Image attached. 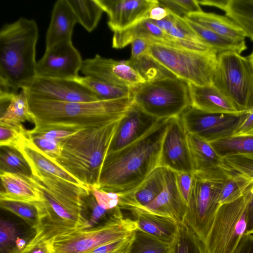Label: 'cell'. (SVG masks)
Listing matches in <instances>:
<instances>
[{
  "label": "cell",
  "mask_w": 253,
  "mask_h": 253,
  "mask_svg": "<svg viewBox=\"0 0 253 253\" xmlns=\"http://www.w3.org/2000/svg\"><path fill=\"white\" fill-rule=\"evenodd\" d=\"M26 178L40 193L39 221L29 244L47 243L57 236L89 228L82 209L81 195L89 190L36 169Z\"/></svg>",
  "instance_id": "cell-1"
},
{
  "label": "cell",
  "mask_w": 253,
  "mask_h": 253,
  "mask_svg": "<svg viewBox=\"0 0 253 253\" xmlns=\"http://www.w3.org/2000/svg\"><path fill=\"white\" fill-rule=\"evenodd\" d=\"M170 119L159 120L138 140L107 154L97 188L121 195L138 187L159 167L162 144Z\"/></svg>",
  "instance_id": "cell-2"
},
{
  "label": "cell",
  "mask_w": 253,
  "mask_h": 253,
  "mask_svg": "<svg viewBox=\"0 0 253 253\" xmlns=\"http://www.w3.org/2000/svg\"><path fill=\"white\" fill-rule=\"evenodd\" d=\"M39 29L33 19L20 17L0 31V93L27 89L36 75Z\"/></svg>",
  "instance_id": "cell-3"
},
{
  "label": "cell",
  "mask_w": 253,
  "mask_h": 253,
  "mask_svg": "<svg viewBox=\"0 0 253 253\" xmlns=\"http://www.w3.org/2000/svg\"><path fill=\"white\" fill-rule=\"evenodd\" d=\"M26 91L35 126L84 128L105 125L121 120L133 103V96L88 102H63L42 97Z\"/></svg>",
  "instance_id": "cell-4"
},
{
  "label": "cell",
  "mask_w": 253,
  "mask_h": 253,
  "mask_svg": "<svg viewBox=\"0 0 253 253\" xmlns=\"http://www.w3.org/2000/svg\"><path fill=\"white\" fill-rule=\"evenodd\" d=\"M120 120L83 128L62 140L59 156L51 160L85 186L98 188L103 164Z\"/></svg>",
  "instance_id": "cell-5"
},
{
  "label": "cell",
  "mask_w": 253,
  "mask_h": 253,
  "mask_svg": "<svg viewBox=\"0 0 253 253\" xmlns=\"http://www.w3.org/2000/svg\"><path fill=\"white\" fill-rule=\"evenodd\" d=\"M212 85L239 112L253 110V68L247 56L233 51L217 54Z\"/></svg>",
  "instance_id": "cell-6"
},
{
  "label": "cell",
  "mask_w": 253,
  "mask_h": 253,
  "mask_svg": "<svg viewBox=\"0 0 253 253\" xmlns=\"http://www.w3.org/2000/svg\"><path fill=\"white\" fill-rule=\"evenodd\" d=\"M131 89L134 103L159 120L179 117L191 105L187 83L176 77L145 82Z\"/></svg>",
  "instance_id": "cell-7"
},
{
  "label": "cell",
  "mask_w": 253,
  "mask_h": 253,
  "mask_svg": "<svg viewBox=\"0 0 253 253\" xmlns=\"http://www.w3.org/2000/svg\"><path fill=\"white\" fill-rule=\"evenodd\" d=\"M147 53L178 79L199 86L212 85L217 65L214 51L196 52L154 43Z\"/></svg>",
  "instance_id": "cell-8"
},
{
  "label": "cell",
  "mask_w": 253,
  "mask_h": 253,
  "mask_svg": "<svg viewBox=\"0 0 253 253\" xmlns=\"http://www.w3.org/2000/svg\"><path fill=\"white\" fill-rule=\"evenodd\" d=\"M137 229L136 222L124 216L95 227L57 236L46 244L50 253H87L126 237Z\"/></svg>",
  "instance_id": "cell-9"
},
{
  "label": "cell",
  "mask_w": 253,
  "mask_h": 253,
  "mask_svg": "<svg viewBox=\"0 0 253 253\" xmlns=\"http://www.w3.org/2000/svg\"><path fill=\"white\" fill-rule=\"evenodd\" d=\"M247 228L246 203L243 196L221 205L204 242L207 253H234Z\"/></svg>",
  "instance_id": "cell-10"
},
{
  "label": "cell",
  "mask_w": 253,
  "mask_h": 253,
  "mask_svg": "<svg viewBox=\"0 0 253 253\" xmlns=\"http://www.w3.org/2000/svg\"><path fill=\"white\" fill-rule=\"evenodd\" d=\"M193 183L183 222L204 242L219 206L218 197L226 181L193 172Z\"/></svg>",
  "instance_id": "cell-11"
},
{
  "label": "cell",
  "mask_w": 253,
  "mask_h": 253,
  "mask_svg": "<svg viewBox=\"0 0 253 253\" xmlns=\"http://www.w3.org/2000/svg\"><path fill=\"white\" fill-rule=\"evenodd\" d=\"M248 113H211L190 106L180 117L187 133L211 142L233 135Z\"/></svg>",
  "instance_id": "cell-12"
},
{
  "label": "cell",
  "mask_w": 253,
  "mask_h": 253,
  "mask_svg": "<svg viewBox=\"0 0 253 253\" xmlns=\"http://www.w3.org/2000/svg\"><path fill=\"white\" fill-rule=\"evenodd\" d=\"M83 60L72 42L57 43L45 49L37 62V77L74 80L82 66Z\"/></svg>",
  "instance_id": "cell-13"
},
{
  "label": "cell",
  "mask_w": 253,
  "mask_h": 253,
  "mask_svg": "<svg viewBox=\"0 0 253 253\" xmlns=\"http://www.w3.org/2000/svg\"><path fill=\"white\" fill-rule=\"evenodd\" d=\"M159 167L175 172H194L187 133L180 116L169 119L162 144Z\"/></svg>",
  "instance_id": "cell-14"
},
{
  "label": "cell",
  "mask_w": 253,
  "mask_h": 253,
  "mask_svg": "<svg viewBox=\"0 0 253 253\" xmlns=\"http://www.w3.org/2000/svg\"><path fill=\"white\" fill-rule=\"evenodd\" d=\"M81 72L84 76L131 89L145 82L127 60L118 61L99 54L83 60Z\"/></svg>",
  "instance_id": "cell-15"
},
{
  "label": "cell",
  "mask_w": 253,
  "mask_h": 253,
  "mask_svg": "<svg viewBox=\"0 0 253 253\" xmlns=\"http://www.w3.org/2000/svg\"><path fill=\"white\" fill-rule=\"evenodd\" d=\"M45 98L70 102L100 100L90 89L75 80L36 77L26 89Z\"/></svg>",
  "instance_id": "cell-16"
},
{
  "label": "cell",
  "mask_w": 253,
  "mask_h": 253,
  "mask_svg": "<svg viewBox=\"0 0 253 253\" xmlns=\"http://www.w3.org/2000/svg\"><path fill=\"white\" fill-rule=\"evenodd\" d=\"M108 16V25L113 32L126 29L148 18L150 9L158 0H96Z\"/></svg>",
  "instance_id": "cell-17"
},
{
  "label": "cell",
  "mask_w": 253,
  "mask_h": 253,
  "mask_svg": "<svg viewBox=\"0 0 253 253\" xmlns=\"http://www.w3.org/2000/svg\"><path fill=\"white\" fill-rule=\"evenodd\" d=\"M187 139L194 172L222 181L236 172L226 165L209 142L189 133Z\"/></svg>",
  "instance_id": "cell-18"
},
{
  "label": "cell",
  "mask_w": 253,
  "mask_h": 253,
  "mask_svg": "<svg viewBox=\"0 0 253 253\" xmlns=\"http://www.w3.org/2000/svg\"><path fill=\"white\" fill-rule=\"evenodd\" d=\"M159 120L144 112L133 101L120 120L107 154L118 151L138 140Z\"/></svg>",
  "instance_id": "cell-19"
},
{
  "label": "cell",
  "mask_w": 253,
  "mask_h": 253,
  "mask_svg": "<svg viewBox=\"0 0 253 253\" xmlns=\"http://www.w3.org/2000/svg\"><path fill=\"white\" fill-rule=\"evenodd\" d=\"M187 206L178 190L175 171L165 168V185L160 194L148 205L139 208L183 222Z\"/></svg>",
  "instance_id": "cell-20"
},
{
  "label": "cell",
  "mask_w": 253,
  "mask_h": 253,
  "mask_svg": "<svg viewBox=\"0 0 253 253\" xmlns=\"http://www.w3.org/2000/svg\"><path fill=\"white\" fill-rule=\"evenodd\" d=\"M165 168L158 167L135 189L120 195L119 207L123 210L145 207L160 194L165 185Z\"/></svg>",
  "instance_id": "cell-21"
},
{
  "label": "cell",
  "mask_w": 253,
  "mask_h": 253,
  "mask_svg": "<svg viewBox=\"0 0 253 253\" xmlns=\"http://www.w3.org/2000/svg\"><path fill=\"white\" fill-rule=\"evenodd\" d=\"M77 18L67 0H57L53 7L45 36V49L63 42L72 41Z\"/></svg>",
  "instance_id": "cell-22"
},
{
  "label": "cell",
  "mask_w": 253,
  "mask_h": 253,
  "mask_svg": "<svg viewBox=\"0 0 253 253\" xmlns=\"http://www.w3.org/2000/svg\"><path fill=\"white\" fill-rule=\"evenodd\" d=\"M192 107L208 113H241L213 85L199 86L187 83Z\"/></svg>",
  "instance_id": "cell-23"
},
{
  "label": "cell",
  "mask_w": 253,
  "mask_h": 253,
  "mask_svg": "<svg viewBox=\"0 0 253 253\" xmlns=\"http://www.w3.org/2000/svg\"><path fill=\"white\" fill-rule=\"evenodd\" d=\"M138 228L160 240L171 243L177 233L178 223L172 219L136 208L128 211Z\"/></svg>",
  "instance_id": "cell-24"
},
{
  "label": "cell",
  "mask_w": 253,
  "mask_h": 253,
  "mask_svg": "<svg viewBox=\"0 0 253 253\" xmlns=\"http://www.w3.org/2000/svg\"><path fill=\"white\" fill-rule=\"evenodd\" d=\"M171 37L166 34L151 19L146 18L126 29L114 32L112 47L122 48L138 39L149 40L152 43L163 44Z\"/></svg>",
  "instance_id": "cell-25"
},
{
  "label": "cell",
  "mask_w": 253,
  "mask_h": 253,
  "mask_svg": "<svg viewBox=\"0 0 253 253\" xmlns=\"http://www.w3.org/2000/svg\"><path fill=\"white\" fill-rule=\"evenodd\" d=\"M0 123L15 126L26 121L34 123L26 89L17 93H0Z\"/></svg>",
  "instance_id": "cell-26"
},
{
  "label": "cell",
  "mask_w": 253,
  "mask_h": 253,
  "mask_svg": "<svg viewBox=\"0 0 253 253\" xmlns=\"http://www.w3.org/2000/svg\"><path fill=\"white\" fill-rule=\"evenodd\" d=\"M17 150L23 154L32 169L38 170L79 186L86 187L52 161L32 141L29 136Z\"/></svg>",
  "instance_id": "cell-27"
},
{
  "label": "cell",
  "mask_w": 253,
  "mask_h": 253,
  "mask_svg": "<svg viewBox=\"0 0 253 253\" xmlns=\"http://www.w3.org/2000/svg\"><path fill=\"white\" fill-rule=\"evenodd\" d=\"M3 190L0 200L26 202H42V198L35 187L24 177L14 173L0 172Z\"/></svg>",
  "instance_id": "cell-28"
},
{
  "label": "cell",
  "mask_w": 253,
  "mask_h": 253,
  "mask_svg": "<svg viewBox=\"0 0 253 253\" xmlns=\"http://www.w3.org/2000/svg\"><path fill=\"white\" fill-rule=\"evenodd\" d=\"M184 18L235 41H244L247 37L241 28L227 16L202 11L188 14Z\"/></svg>",
  "instance_id": "cell-29"
},
{
  "label": "cell",
  "mask_w": 253,
  "mask_h": 253,
  "mask_svg": "<svg viewBox=\"0 0 253 253\" xmlns=\"http://www.w3.org/2000/svg\"><path fill=\"white\" fill-rule=\"evenodd\" d=\"M184 19L199 38L217 54L227 51L241 54L247 48L245 41L232 40Z\"/></svg>",
  "instance_id": "cell-30"
},
{
  "label": "cell",
  "mask_w": 253,
  "mask_h": 253,
  "mask_svg": "<svg viewBox=\"0 0 253 253\" xmlns=\"http://www.w3.org/2000/svg\"><path fill=\"white\" fill-rule=\"evenodd\" d=\"M81 204L83 214L87 221L89 228L124 216L123 211L120 207L111 210L101 207L90 189L82 194Z\"/></svg>",
  "instance_id": "cell-31"
},
{
  "label": "cell",
  "mask_w": 253,
  "mask_h": 253,
  "mask_svg": "<svg viewBox=\"0 0 253 253\" xmlns=\"http://www.w3.org/2000/svg\"><path fill=\"white\" fill-rule=\"evenodd\" d=\"M79 23L91 32L97 27L104 12L96 0H67Z\"/></svg>",
  "instance_id": "cell-32"
},
{
  "label": "cell",
  "mask_w": 253,
  "mask_h": 253,
  "mask_svg": "<svg viewBox=\"0 0 253 253\" xmlns=\"http://www.w3.org/2000/svg\"><path fill=\"white\" fill-rule=\"evenodd\" d=\"M223 10L253 41V0H228Z\"/></svg>",
  "instance_id": "cell-33"
},
{
  "label": "cell",
  "mask_w": 253,
  "mask_h": 253,
  "mask_svg": "<svg viewBox=\"0 0 253 253\" xmlns=\"http://www.w3.org/2000/svg\"><path fill=\"white\" fill-rule=\"evenodd\" d=\"M209 143L222 158L237 155H253V135H233Z\"/></svg>",
  "instance_id": "cell-34"
},
{
  "label": "cell",
  "mask_w": 253,
  "mask_h": 253,
  "mask_svg": "<svg viewBox=\"0 0 253 253\" xmlns=\"http://www.w3.org/2000/svg\"><path fill=\"white\" fill-rule=\"evenodd\" d=\"M169 253H207L204 242L183 222L178 224Z\"/></svg>",
  "instance_id": "cell-35"
},
{
  "label": "cell",
  "mask_w": 253,
  "mask_h": 253,
  "mask_svg": "<svg viewBox=\"0 0 253 253\" xmlns=\"http://www.w3.org/2000/svg\"><path fill=\"white\" fill-rule=\"evenodd\" d=\"M74 80L88 87L100 100H113L133 96L131 88L111 84L91 77L79 76Z\"/></svg>",
  "instance_id": "cell-36"
},
{
  "label": "cell",
  "mask_w": 253,
  "mask_h": 253,
  "mask_svg": "<svg viewBox=\"0 0 253 253\" xmlns=\"http://www.w3.org/2000/svg\"><path fill=\"white\" fill-rule=\"evenodd\" d=\"M0 172L17 174L25 178L33 176L31 168L23 154L8 147H0Z\"/></svg>",
  "instance_id": "cell-37"
},
{
  "label": "cell",
  "mask_w": 253,
  "mask_h": 253,
  "mask_svg": "<svg viewBox=\"0 0 253 253\" xmlns=\"http://www.w3.org/2000/svg\"><path fill=\"white\" fill-rule=\"evenodd\" d=\"M127 60L145 82L155 81L167 78H176L172 73L148 53L134 60Z\"/></svg>",
  "instance_id": "cell-38"
},
{
  "label": "cell",
  "mask_w": 253,
  "mask_h": 253,
  "mask_svg": "<svg viewBox=\"0 0 253 253\" xmlns=\"http://www.w3.org/2000/svg\"><path fill=\"white\" fill-rule=\"evenodd\" d=\"M151 20L166 34L170 37L179 39L203 42L184 18L169 10L168 15L164 19L160 21Z\"/></svg>",
  "instance_id": "cell-39"
},
{
  "label": "cell",
  "mask_w": 253,
  "mask_h": 253,
  "mask_svg": "<svg viewBox=\"0 0 253 253\" xmlns=\"http://www.w3.org/2000/svg\"><path fill=\"white\" fill-rule=\"evenodd\" d=\"M171 244L138 228L126 253H169Z\"/></svg>",
  "instance_id": "cell-40"
},
{
  "label": "cell",
  "mask_w": 253,
  "mask_h": 253,
  "mask_svg": "<svg viewBox=\"0 0 253 253\" xmlns=\"http://www.w3.org/2000/svg\"><path fill=\"white\" fill-rule=\"evenodd\" d=\"M39 203L40 202L0 200L1 209L19 216L35 231L39 221Z\"/></svg>",
  "instance_id": "cell-41"
},
{
  "label": "cell",
  "mask_w": 253,
  "mask_h": 253,
  "mask_svg": "<svg viewBox=\"0 0 253 253\" xmlns=\"http://www.w3.org/2000/svg\"><path fill=\"white\" fill-rule=\"evenodd\" d=\"M253 181L236 172L224 182L219 193L220 205L232 202L242 197Z\"/></svg>",
  "instance_id": "cell-42"
},
{
  "label": "cell",
  "mask_w": 253,
  "mask_h": 253,
  "mask_svg": "<svg viewBox=\"0 0 253 253\" xmlns=\"http://www.w3.org/2000/svg\"><path fill=\"white\" fill-rule=\"evenodd\" d=\"M29 136V130L23 125L15 126L0 123V147H8L17 150Z\"/></svg>",
  "instance_id": "cell-43"
},
{
  "label": "cell",
  "mask_w": 253,
  "mask_h": 253,
  "mask_svg": "<svg viewBox=\"0 0 253 253\" xmlns=\"http://www.w3.org/2000/svg\"><path fill=\"white\" fill-rule=\"evenodd\" d=\"M83 128L61 126H35L33 129L29 130L30 135L62 140L74 134Z\"/></svg>",
  "instance_id": "cell-44"
},
{
  "label": "cell",
  "mask_w": 253,
  "mask_h": 253,
  "mask_svg": "<svg viewBox=\"0 0 253 253\" xmlns=\"http://www.w3.org/2000/svg\"><path fill=\"white\" fill-rule=\"evenodd\" d=\"M223 159L231 169L253 181V155H237Z\"/></svg>",
  "instance_id": "cell-45"
},
{
  "label": "cell",
  "mask_w": 253,
  "mask_h": 253,
  "mask_svg": "<svg viewBox=\"0 0 253 253\" xmlns=\"http://www.w3.org/2000/svg\"><path fill=\"white\" fill-rule=\"evenodd\" d=\"M16 226L12 222L1 218L0 221V253H10L18 237Z\"/></svg>",
  "instance_id": "cell-46"
},
{
  "label": "cell",
  "mask_w": 253,
  "mask_h": 253,
  "mask_svg": "<svg viewBox=\"0 0 253 253\" xmlns=\"http://www.w3.org/2000/svg\"><path fill=\"white\" fill-rule=\"evenodd\" d=\"M29 137L32 141L51 160H54L59 156L61 150V140L30 135Z\"/></svg>",
  "instance_id": "cell-47"
},
{
  "label": "cell",
  "mask_w": 253,
  "mask_h": 253,
  "mask_svg": "<svg viewBox=\"0 0 253 253\" xmlns=\"http://www.w3.org/2000/svg\"><path fill=\"white\" fill-rule=\"evenodd\" d=\"M134 232L126 237L97 247L87 253H126L133 241Z\"/></svg>",
  "instance_id": "cell-48"
},
{
  "label": "cell",
  "mask_w": 253,
  "mask_h": 253,
  "mask_svg": "<svg viewBox=\"0 0 253 253\" xmlns=\"http://www.w3.org/2000/svg\"><path fill=\"white\" fill-rule=\"evenodd\" d=\"M89 189L101 207L106 210L119 207V194L106 192L96 187H89Z\"/></svg>",
  "instance_id": "cell-49"
},
{
  "label": "cell",
  "mask_w": 253,
  "mask_h": 253,
  "mask_svg": "<svg viewBox=\"0 0 253 253\" xmlns=\"http://www.w3.org/2000/svg\"><path fill=\"white\" fill-rule=\"evenodd\" d=\"M175 172L178 190L187 206L193 183V172Z\"/></svg>",
  "instance_id": "cell-50"
},
{
  "label": "cell",
  "mask_w": 253,
  "mask_h": 253,
  "mask_svg": "<svg viewBox=\"0 0 253 253\" xmlns=\"http://www.w3.org/2000/svg\"><path fill=\"white\" fill-rule=\"evenodd\" d=\"M152 43L149 40L146 39H138L133 41L131 43V55L129 60H134L147 53L149 45Z\"/></svg>",
  "instance_id": "cell-51"
},
{
  "label": "cell",
  "mask_w": 253,
  "mask_h": 253,
  "mask_svg": "<svg viewBox=\"0 0 253 253\" xmlns=\"http://www.w3.org/2000/svg\"><path fill=\"white\" fill-rule=\"evenodd\" d=\"M246 203L248 228L246 233L253 227V183L247 189L243 195Z\"/></svg>",
  "instance_id": "cell-52"
},
{
  "label": "cell",
  "mask_w": 253,
  "mask_h": 253,
  "mask_svg": "<svg viewBox=\"0 0 253 253\" xmlns=\"http://www.w3.org/2000/svg\"><path fill=\"white\" fill-rule=\"evenodd\" d=\"M233 135H253V110L247 113L245 119Z\"/></svg>",
  "instance_id": "cell-53"
},
{
  "label": "cell",
  "mask_w": 253,
  "mask_h": 253,
  "mask_svg": "<svg viewBox=\"0 0 253 253\" xmlns=\"http://www.w3.org/2000/svg\"><path fill=\"white\" fill-rule=\"evenodd\" d=\"M185 13H197L202 11L197 0H174Z\"/></svg>",
  "instance_id": "cell-54"
},
{
  "label": "cell",
  "mask_w": 253,
  "mask_h": 253,
  "mask_svg": "<svg viewBox=\"0 0 253 253\" xmlns=\"http://www.w3.org/2000/svg\"><path fill=\"white\" fill-rule=\"evenodd\" d=\"M234 253H253V234H245Z\"/></svg>",
  "instance_id": "cell-55"
},
{
  "label": "cell",
  "mask_w": 253,
  "mask_h": 253,
  "mask_svg": "<svg viewBox=\"0 0 253 253\" xmlns=\"http://www.w3.org/2000/svg\"><path fill=\"white\" fill-rule=\"evenodd\" d=\"M168 14L169 10L159 4L150 9L148 17L152 20L160 21L166 18Z\"/></svg>",
  "instance_id": "cell-56"
},
{
  "label": "cell",
  "mask_w": 253,
  "mask_h": 253,
  "mask_svg": "<svg viewBox=\"0 0 253 253\" xmlns=\"http://www.w3.org/2000/svg\"><path fill=\"white\" fill-rule=\"evenodd\" d=\"M18 253H50L45 243L27 244L24 250Z\"/></svg>",
  "instance_id": "cell-57"
},
{
  "label": "cell",
  "mask_w": 253,
  "mask_h": 253,
  "mask_svg": "<svg viewBox=\"0 0 253 253\" xmlns=\"http://www.w3.org/2000/svg\"><path fill=\"white\" fill-rule=\"evenodd\" d=\"M197 1L199 4L214 6L222 10L228 2V0H197Z\"/></svg>",
  "instance_id": "cell-58"
},
{
  "label": "cell",
  "mask_w": 253,
  "mask_h": 253,
  "mask_svg": "<svg viewBox=\"0 0 253 253\" xmlns=\"http://www.w3.org/2000/svg\"><path fill=\"white\" fill-rule=\"evenodd\" d=\"M247 57H248L249 60H250V61L251 63V65L252 66V67L253 68V50L252 52H251V53L249 55H248Z\"/></svg>",
  "instance_id": "cell-59"
},
{
  "label": "cell",
  "mask_w": 253,
  "mask_h": 253,
  "mask_svg": "<svg viewBox=\"0 0 253 253\" xmlns=\"http://www.w3.org/2000/svg\"><path fill=\"white\" fill-rule=\"evenodd\" d=\"M246 234H253V228L251 229V230L247 233Z\"/></svg>",
  "instance_id": "cell-60"
}]
</instances>
